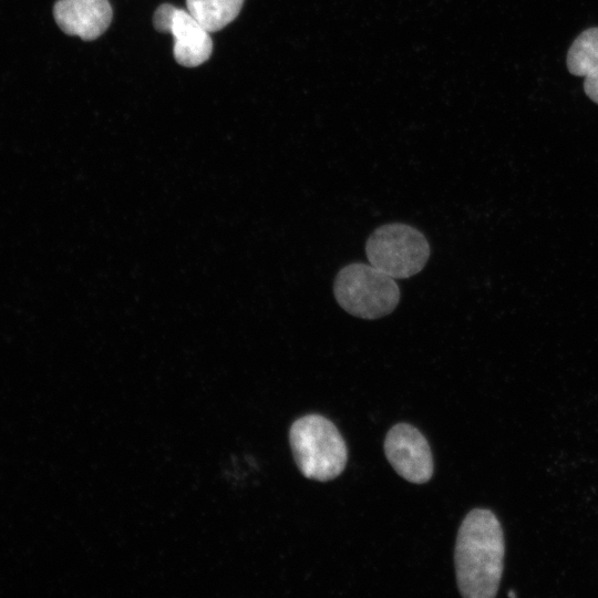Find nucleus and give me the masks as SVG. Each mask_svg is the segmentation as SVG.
I'll use <instances>...</instances> for the list:
<instances>
[{
	"mask_svg": "<svg viewBox=\"0 0 598 598\" xmlns=\"http://www.w3.org/2000/svg\"><path fill=\"white\" fill-rule=\"evenodd\" d=\"M504 553L503 529L495 514L485 508L472 509L458 528L454 551L456 581L463 597H495Z\"/></svg>",
	"mask_w": 598,
	"mask_h": 598,
	"instance_id": "nucleus-1",
	"label": "nucleus"
},
{
	"mask_svg": "<svg viewBox=\"0 0 598 598\" xmlns=\"http://www.w3.org/2000/svg\"><path fill=\"white\" fill-rule=\"evenodd\" d=\"M295 462L303 476L326 482L346 467L348 451L336 425L319 414L296 420L289 431Z\"/></svg>",
	"mask_w": 598,
	"mask_h": 598,
	"instance_id": "nucleus-2",
	"label": "nucleus"
},
{
	"mask_svg": "<svg viewBox=\"0 0 598 598\" xmlns=\"http://www.w3.org/2000/svg\"><path fill=\"white\" fill-rule=\"evenodd\" d=\"M333 295L344 311L368 320L390 315L401 296L394 278L364 262H351L338 271Z\"/></svg>",
	"mask_w": 598,
	"mask_h": 598,
	"instance_id": "nucleus-3",
	"label": "nucleus"
},
{
	"mask_svg": "<svg viewBox=\"0 0 598 598\" xmlns=\"http://www.w3.org/2000/svg\"><path fill=\"white\" fill-rule=\"evenodd\" d=\"M365 255L373 267L394 279H405L425 267L431 248L417 228L403 223H389L375 228L369 236Z\"/></svg>",
	"mask_w": 598,
	"mask_h": 598,
	"instance_id": "nucleus-4",
	"label": "nucleus"
},
{
	"mask_svg": "<svg viewBox=\"0 0 598 598\" xmlns=\"http://www.w3.org/2000/svg\"><path fill=\"white\" fill-rule=\"evenodd\" d=\"M153 23L157 31L173 35L174 58L181 65L194 68L209 59L213 51L209 31L188 10L161 4Z\"/></svg>",
	"mask_w": 598,
	"mask_h": 598,
	"instance_id": "nucleus-5",
	"label": "nucleus"
},
{
	"mask_svg": "<svg viewBox=\"0 0 598 598\" xmlns=\"http://www.w3.org/2000/svg\"><path fill=\"white\" fill-rule=\"evenodd\" d=\"M384 453L394 471L406 481L423 484L432 477L430 445L413 425L398 423L392 426L384 440Z\"/></svg>",
	"mask_w": 598,
	"mask_h": 598,
	"instance_id": "nucleus-6",
	"label": "nucleus"
},
{
	"mask_svg": "<svg viewBox=\"0 0 598 598\" xmlns=\"http://www.w3.org/2000/svg\"><path fill=\"white\" fill-rule=\"evenodd\" d=\"M53 16L64 33L90 41L106 31L113 13L109 0H58Z\"/></svg>",
	"mask_w": 598,
	"mask_h": 598,
	"instance_id": "nucleus-7",
	"label": "nucleus"
},
{
	"mask_svg": "<svg viewBox=\"0 0 598 598\" xmlns=\"http://www.w3.org/2000/svg\"><path fill=\"white\" fill-rule=\"evenodd\" d=\"M244 0H186L187 10L209 31H219L236 19Z\"/></svg>",
	"mask_w": 598,
	"mask_h": 598,
	"instance_id": "nucleus-8",
	"label": "nucleus"
},
{
	"mask_svg": "<svg viewBox=\"0 0 598 598\" xmlns=\"http://www.w3.org/2000/svg\"><path fill=\"white\" fill-rule=\"evenodd\" d=\"M567 68L576 76H587L598 69V28L581 32L567 54Z\"/></svg>",
	"mask_w": 598,
	"mask_h": 598,
	"instance_id": "nucleus-9",
	"label": "nucleus"
},
{
	"mask_svg": "<svg viewBox=\"0 0 598 598\" xmlns=\"http://www.w3.org/2000/svg\"><path fill=\"white\" fill-rule=\"evenodd\" d=\"M584 90L587 96L598 104V69L585 76Z\"/></svg>",
	"mask_w": 598,
	"mask_h": 598,
	"instance_id": "nucleus-10",
	"label": "nucleus"
}]
</instances>
